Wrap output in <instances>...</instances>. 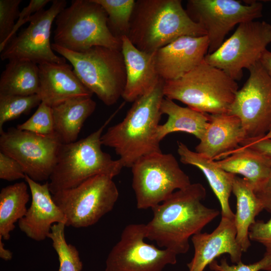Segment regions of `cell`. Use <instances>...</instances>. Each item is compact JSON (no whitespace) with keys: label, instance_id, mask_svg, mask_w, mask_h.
Masks as SVG:
<instances>
[{"label":"cell","instance_id":"4fadbf2b","mask_svg":"<svg viewBox=\"0 0 271 271\" xmlns=\"http://www.w3.org/2000/svg\"><path fill=\"white\" fill-rule=\"evenodd\" d=\"M248 70L228 113L239 118L247 139H257L271 129V77L259 61Z\"/></svg>","mask_w":271,"mask_h":271},{"label":"cell","instance_id":"8992f818","mask_svg":"<svg viewBox=\"0 0 271 271\" xmlns=\"http://www.w3.org/2000/svg\"><path fill=\"white\" fill-rule=\"evenodd\" d=\"M55 44L75 52L95 46L121 50V40L108 26L107 15L95 0H73L55 19Z\"/></svg>","mask_w":271,"mask_h":271},{"label":"cell","instance_id":"d4e9b609","mask_svg":"<svg viewBox=\"0 0 271 271\" xmlns=\"http://www.w3.org/2000/svg\"><path fill=\"white\" fill-rule=\"evenodd\" d=\"M215 163L227 172L243 176L254 189L267 179L271 171V159L261 152L244 146H240L228 157L215 161Z\"/></svg>","mask_w":271,"mask_h":271},{"label":"cell","instance_id":"8d00e7d4","mask_svg":"<svg viewBox=\"0 0 271 271\" xmlns=\"http://www.w3.org/2000/svg\"><path fill=\"white\" fill-rule=\"evenodd\" d=\"M21 165L14 159L0 152V178L13 181L25 178Z\"/></svg>","mask_w":271,"mask_h":271},{"label":"cell","instance_id":"60d3db41","mask_svg":"<svg viewBox=\"0 0 271 271\" xmlns=\"http://www.w3.org/2000/svg\"><path fill=\"white\" fill-rule=\"evenodd\" d=\"M0 257L6 261L10 260L12 258V253L4 247V244L0 237Z\"/></svg>","mask_w":271,"mask_h":271},{"label":"cell","instance_id":"9a60e30c","mask_svg":"<svg viewBox=\"0 0 271 271\" xmlns=\"http://www.w3.org/2000/svg\"><path fill=\"white\" fill-rule=\"evenodd\" d=\"M145 224H130L106 260L105 271H162L177 262V254L145 242Z\"/></svg>","mask_w":271,"mask_h":271},{"label":"cell","instance_id":"7c38bea8","mask_svg":"<svg viewBox=\"0 0 271 271\" xmlns=\"http://www.w3.org/2000/svg\"><path fill=\"white\" fill-rule=\"evenodd\" d=\"M0 134V152L16 160L33 180L49 179L62 144L55 133L42 135L11 127Z\"/></svg>","mask_w":271,"mask_h":271},{"label":"cell","instance_id":"4316f807","mask_svg":"<svg viewBox=\"0 0 271 271\" xmlns=\"http://www.w3.org/2000/svg\"><path fill=\"white\" fill-rule=\"evenodd\" d=\"M39 88L38 64L28 61H8L0 78V95L38 94Z\"/></svg>","mask_w":271,"mask_h":271},{"label":"cell","instance_id":"d590c367","mask_svg":"<svg viewBox=\"0 0 271 271\" xmlns=\"http://www.w3.org/2000/svg\"><path fill=\"white\" fill-rule=\"evenodd\" d=\"M250 240L262 244L265 248L264 255L271 258V218L267 222L256 221L249 229Z\"/></svg>","mask_w":271,"mask_h":271},{"label":"cell","instance_id":"b9f144b4","mask_svg":"<svg viewBox=\"0 0 271 271\" xmlns=\"http://www.w3.org/2000/svg\"><path fill=\"white\" fill-rule=\"evenodd\" d=\"M257 139H261V140H266V139H271V129L263 137Z\"/></svg>","mask_w":271,"mask_h":271},{"label":"cell","instance_id":"f1b7e54d","mask_svg":"<svg viewBox=\"0 0 271 271\" xmlns=\"http://www.w3.org/2000/svg\"><path fill=\"white\" fill-rule=\"evenodd\" d=\"M105 11L112 34L121 39L128 36L130 21L136 4L134 0H95Z\"/></svg>","mask_w":271,"mask_h":271},{"label":"cell","instance_id":"7a4b0ae2","mask_svg":"<svg viewBox=\"0 0 271 271\" xmlns=\"http://www.w3.org/2000/svg\"><path fill=\"white\" fill-rule=\"evenodd\" d=\"M164 84L161 79L152 91L136 100L123 119L101 136L102 145L114 149L124 167L131 168L142 157L162 152L156 133L162 115Z\"/></svg>","mask_w":271,"mask_h":271},{"label":"cell","instance_id":"52a82bcc","mask_svg":"<svg viewBox=\"0 0 271 271\" xmlns=\"http://www.w3.org/2000/svg\"><path fill=\"white\" fill-rule=\"evenodd\" d=\"M53 50L68 60L82 83L105 105L122 97L126 70L121 50L102 46L75 52L51 44Z\"/></svg>","mask_w":271,"mask_h":271},{"label":"cell","instance_id":"30bf717a","mask_svg":"<svg viewBox=\"0 0 271 271\" xmlns=\"http://www.w3.org/2000/svg\"><path fill=\"white\" fill-rule=\"evenodd\" d=\"M271 43V25L250 21L239 24L233 34L204 58L207 63L224 71L235 81L259 60Z\"/></svg>","mask_w":271,"mask_h":271},{"label":"cell","instance_id":"3957f363","mask_svg":"<svg viewBox=\"0 0 271 271\" xmlns=\"http://www.w3.org/2000/svg\"><path fill=\"white\" fill-rule=\"evenodd\" d=\"M183 36L206 33L190 18L181 1H136L127 37L138 49L154 52Z\"/></svg>","mask_w":271,"mask_h":271},{"label":"cell","instance_id":"6da1fadb","mask_svg":"<svg viewBox=\"0 0 271 271\" xmlns=\"http://www.w3.org/2000/svg\"><path fill=\"white\" fill-rule=\"evenodd\" d=\"M206 196V189L199 183L175 191L152 208L153 217L145 224L146 239L177 255L187 253L190 238L201 232L220 214L203 204Z\"/></svg>","mask_w":271,"mask_h":271},{"label":"cell","instance_id":"ba28073f","mask_svg":"<svg viewBox=\"0 0 271 271\" xmlns=\"http://www.w3.org/2000/svg\"><path fill=\"white\" fill-rule=\"evenodd\" d=\"M132 187L139 209L152 208L169 198L176 190L191 184L172 154L156 152L145 155L131 167Z\"/></svg>","mask_w":271,"mask_h":271},{"label":"cell","instance_id":"8fae6325","mask_svg":"<svg viewBox=\"0 0 271 271\" xmlns=\"http://www.w3.org/2000/svg\"><path fill=\"white\" fill-rule=\"evenodd\" d=\"M262 9V3L255 1L243 4L236 0H189L186 11L205 31L210 54L222 44L236 25L261 17Z\"/></svg>","mask_w":271,"mask_h":271},{"label":"cell","instance_id":"5bb4252c","mask_svg":"<svg viewBox=\"0 0 271 271\" xmlns=\"http://www.w3.org/2000/svg\"><path fill=\"white\" fill-rule=\"evenodd\" d=\"M67 3L65 0L52 1L48 9L34 14L28 26L16 35L1 52V60L28 61L38 65L66 63L64 57L54 53L50 36L53 22Z\"/></svg>","mask_w":271,"mask_h":271},{"label":"cell","instance_id":"f35d334b","mask_svg":"<svg viewBox=\"0 0 271 271\" xmlns=\"http://www.w3.org/2000/svg\"><path fill=\"white\" fill-rule=\"evenodd\" d=\"M241 146L256 150L271 159V139H246Z\"/></svg>","mask_w":271,"mask_h":271},{"label":"cell","instance_id":"ac0fdd59","mask_svg":"<svg viewBox=\"0 0 271 271\" xmlns=\"http://www.w3.org/2000/svg\"><path fill=\"white\" fill-rule=\"evenodd\" d=\"M25 180L30 189L32 202L25 215L18 221L19 226L28 237L43 241L48 237L52 226L65 223L66 218L52 198L48 182L41 184L26 175Z\"/></svg>","mask_w":271,"mask_h":271},{"label":"cell","instance_id":"cb8c5ba5","mask_svg":"<svg viewBox=\"0 0 271 271\" xmlns=\"http://www.w3.org/2000/svg\"><path fill=\"white\" fill-rule=\"evenodd\" d=\"M162 114L168 119L157 128L156 136L160 142L167 135L175 132L191 134L200 140L209 121V114L195 110L189 107H182L174 100L164 97L161 105Z\"/></svg>","mask_w":271,"mask_h":271},{"label":"cell","instance_id":"e575fe53","mask_svg":"<svg viewBox=\"0 0 271 271\" xmlns=\"http://www.w3.org/2000/svg\"><path fill=\"white\" fill-rule=\"evenodd\" d=\"M50 0H31L27 6L20 12L17 21L9 37L0 44V52L8 45L12 39L16 35L19 29L27 22H29L31 17L35 13L44 9L50 2Z\"/></svg>","mask_w":271,"mask_h":271},{"label":"cell","instance_id":"74e56055","mask_svg":"<svg viewBox=\"0 0 271 271\" xmlns=\"http://www.w3.org/2000/svg\"><path fill=\"white\" fill-rule=\"evenodd\" d=\"M254 191L263 209L271 213V171L267 179Z\"/></svg>","mask_w":271,"mask_h":271},{"label":"cell","instance_id":"44dd1931","mask_svg":"<svg viewBox=\"0 0 271 271\" xmlns=\"http://www.w3.org/2000/svg\"><path fill=\"white\" fill-rule=\"evenodd\" d=\"M205 133L195 147V151L208 159H222L239 148L247 139L241 122L228 113L209 114Z\"/></svg>","mask_w":271,"mask_h":271},{"label":"cell","instance_id":"d6a6232c","mask_svg":"<svg viewBox=\"0 0 271 271\" xmlns=\"http://www.w3.org/2000/svg\"><path fill=\"white\" fill-rule=\"evenodd\" d=\"M21 0H0V44L10 35L20 13Z\"/></svg>","mask_w":271,"mask_h":271},{"label":"cell","instance_id":"e0dca14e","mask_svg":"<svg viewBox=\"0 0 271 271\" xmlns=\"http://www.w3.org/2000/svg\"><path fill=\"white\" fill-rule=\"evenodd\" d=\"M234 219L221 217L217 227L211 233L200 232L191 238L194 254L187 263L189 271H203L216 257L229 255L233 263L241 261L243 252L236 239Z\"/></svg>","mask_w":271,"mask_h":271},{"label":"cell","instance_id":"484cf974","mask_svg":"<svg viewBox=\"0 0 271 271\" xmlns=\"http://www.w3.org/2000/svg\"><path fill=\"white\" fill-rule=\"evenodd\" d=\"M232 192L236 199V211L234 223L236 239L243 252H246L251 245L248 236L250 227L255 223V217L263 209L250 183L244 178L235 175Z\"/></svg>","mask_w":271,"mask_h":271},{"label":"cell","instance_id":"9c48e42d","mask_svg":"<svg viewBox=\"0 0 271 271\" xmlns=\"http://www.w3.org/2000/svg\"><path fill=\"white\" fill-rule=\"evenodd\" d=\"M112 179L104 175L95 176L74 188L52 195L65 215L66 226L88 227L112 210L119 197Z\"/></svg>","mask_w":271,"mask_h":271},{"label":"cell","instance_id":"2e32d148","mask_svg":"<svg viewBox=\"0 0 271 271\" xmlns=\"http://www.w3.org/2000/svg\"><path fill=\"white\" fill-rule=\"evenodd\" d=\"M206 36H183L155 52L157 69L164 81L179 79L201 63L208 54Z\"/></svg>","mask_w":271,"mask_h":271},{"label":"cell","instance_id":"ab89813d","mask_svg":"<svg viewBox=\"0 0 271 271\" xmlns=\"http://www.w3.org/2000/svg\"><path fill=\"white\" fill-rule=\"evenodd\" d=\"M259 62L267 73L271 77V51L265 50L262 54Z\"/></svg>","mask_w":271,"mask_h":271},{"label":"cell","instance_id":"d6986e66","mask_svg":"<svg viewBox=\"0 0 271 271\" xmlns=\"http://www.w3.org/2000/svg\"><path fill=\"white\" fill-rule=\"evenodd\" d=\"M121 40L126 70V83L122 98L127 102H133L152 91L162 78L156 67V51L139 50L126 36Z\"/></svg>","mask_w":271,"mask_h":271},{"label":"cell","instance_id":"83f0119b","mask_svg":"<svg viewBox=\"0 0 271 271\" xmlns=\"http://www.w3.org/2000/svg\"><path fill=\"white\" fill-rule=\"evenodd\" d=\"M28 184L16 183L3 188L0 192V237L6 240L15 228V223L26 214L30 199Z\"/></svg>","mask_w":271,"mask_h":271},{"label":"cell","instance_id":"5b68a950","mask_svg":"<svg viewBox=\"0 0 271 271\" xmlns=\"http://www.w3.org/2000/svg\"><path fill=\"white\" fill-rule=\"evenodd\" d=\"M238 90L226 73L204 61L181 78L164 81L165 97L209 114L228 113Z\"/></svg>","mask_w":271,"mask_h":271},{"label":"cell","instance_id":"f546056e","mask_svg":"<svg viewBox=\"0 0 271 271\" xmlns=\"http://www.w3.org/2000/svg\"><path fill=\"white\" fill-rule=\"evenodd\" d=\"M65 223L54 224L48 237L52 241L59 261L58 271H81L83 263L76 247L67 243L65 237Z\"/></svg>","mask_w":271,"mask_h":271},{"label":"cell","instance_id":"603a6c76","mask_svg":"<svg viewBox=\"0 0 271 271\" xmlns=\"http://www.w3.org/2000/svg\"><path fill=\"white\" fill-rule=\"evenodd\" d=\"M96 106L91 97H78L52 107L54 131L62 144L77 140L85 121L95 111Z\"/></svg>","mask_w":271,"mask_h":271},{"label":"cell","instance_id":"836d02e7","mask_svg":"<svg viewBox=\"0 0 271 271\" xmlns=\"http://www.w3.org/2000/svg\"><path fill=\"white\" fill-rule=\"evenodd\" d=\"M209 266L213 271H271V258L264 255L260 260L251 264H245L240 261L236 264L229 265L226 259L223 258L220 263L215 259Z\"/></svg>","mask_w":271,"mask_h":271},{"label":"cell","instance_id":"7402d4cb","mask_svg":"<svg viewBox=\"0 0 271 271\" xmlns=\"http://www.w3.org/2000/svg\"><path fill=\"white\" fill-rule=\"evenodd\" d=\"M177 152L183 164L194 166L204 174L219 202L221 217L234 219L235 214L229 205V197L235 175L223 170L216 164L215 161L191 150L181 142H177Z\"/></svg>","mask_w":271,"mask_h":271},{"label":"cell","instance_id":"4dcf8cb0","mask_svg":"<svg viewBox=\"0 0 271 271\" xmlns=\"http://www.w3.org/2000/svg\"><path fill=\"white\" fill-rule=\"evenodd\" d=\"M41 102L38 94L0 95V132L3 130V126L6 122L28 114Z\"/></svg>","mask_w":271,"mask_h":271},{"label":"cell","instance_id":"1f68e13d","mask_svg":"<svg viewBox=\"0 0 271 271\" xmlns=\"http://www.w3.org/2000/svg\"><path fill=\"white\" fill-rule=\"evenodd\" d=\"M17 128L42 135L54 133L52 107L41 102L35 113L25 122L18 125Z\"/></svg>","mask_w":271,"mask_h":271},{"label":"cell","instance_id":"ffe728a7","mask_svg":"<svg viewBox=\"0 0 271 271\" xmlns=\"http://www.w3.org/2000/svg\"><path fill=\"white\" fill-rule=\"evenodd\" d=\"M40 88L38 93L42 102L51 107L78 97H91L93 93L80 81L66 63H46L38 65Z\"/></svg>","mask_w":271,"mask_h":271},{"label":"cell","instance_id":"277c9868","mask_svg":"<svg viewBox=\"0 0 271 271\" xmlns=\"http://www.w3.org/2000/svg\"><path fill=\"white\" fill-rule=\"evenodd\" d=\"M113 116L87 137L61 145L49 178L52 195L74 188L95 176L104 175L113 178L120 173L124 167L120 160H113L101 149L102 132Z\"/></svg>","mask_w":271,"mask_h":271}]
</instances>
